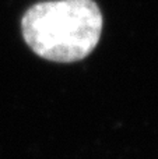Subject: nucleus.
Returning a JSON list of instances; mask_svg holds the SVG:
<instances>
[{
  "mask_svg": "<svg viewBox=\"0 0 158 159\" xmlns=\"http://www.w3.org/2000/svg\"><path fill=\"white\" fill-rule=\"evenodd\" d=\"M104 18L94 0L36 3L21 20L24 41L34 53L50 61L86 59L101 38Z\"/></svg>",
  "mask_w": 158,
  "mask_h": 159,
  "instance_id": "1",
  "label": "nucleus"
}]
</instances>
